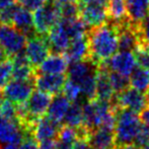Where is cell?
<instances>
[{
  "instance_id": "cell-10",
  "label": "cell",
  "mask_w": 149,
  "mask_h": 149,
  "mask_svg": "<svg viewBox=\"0 0 149 149\" xmlns=\"http://www.w3.org/2000/svg\"><path fill=\"white\" fill-rule=\"evenodd\" d=\"M53 94L43 90H33L29 100L26 102L29 115L35 119H40L45 116L53 100Z\"/></svg>"
},
{
  "instance_id": "cell-50",
  "label": "cell",
  "mask_w": 149,
  "mask_h": 149,
  "mask_svg": "<svg viewBox=\"0 0 149 149\" xmlns=\"http://www.w3.org/2000/svg\"><path fill=\"white\" fill-rule=\"evenodd\" d=\"M91 149H100V148H95V147H91Z\"/></svg>"
},
{
  "instance_id": "cell-9",
  "label": "cell",
  "mask_w": 149,
  "mask_h": 149,
  "mask_svg": "<svg viewBox=\"0 0 149 149\" xmlns=\"http://www.w3.org/2000/svg\"><path fill=\"white\" fill-rule=\"evenodd\" d=\"M79 17L89 29L104 24L109 20L107 6L96 4H79Z\"/></svg>"
},
{
  "instance_id": "cell-51",
  "label": "cell",
  "mask_w": 149,
  "mask_h": 149,
  "mask_svg": "<svg viewBox=\"0 0 149 149\" xmlns=\"http://www.w3.org/2000/svg\"><path fill=\"white\" fill-rule=\"evenodd\" d=\"M0 118H1V117H0Z\"/></svg>"
},
{
  "instance_id": "cell-7",
  "label": "cell",
  "mask_w": 149,
  "mask_h": 149,
  "mask_svg": "<svg viewBox=\"0 0 149 149\" xmlns=\"http://www.w3.org/2000/svg\"><path fill=\"white\" fill-rule=\"evenodd\" d=\"M35 88L33 80H12L8 81L3 88L4 96L15 104H22L29 100Z\"/></svg>"
},
{
  "instance_id": "cell-25",
  "label": "cell",
  "mask_w": 149,
  "mask_h": 149,
  "mask_svg": "<svg viewBox=\"0 0 149 149\" xmlns=\"http://www.w3.org/2000/svg\"><path fill=\"white\" fill-rule=\"evenodd\" d=\"M129 82L131 87L141 92H146L149 88V70L138 66L130 74Z\"/></svg>"
},
{
  "instance_id": "cell-11",
  "label": "cell",
  "mask_w": 149,
  "mask_h": 149,
  "mask_svg": "<svg viewBox=\"0 0 149 149\" xmlns=\"http://www.w3.org/2000/svg\"><path fill=\"white\" fill-rule=\"evenodd\" d=\"M66 81L65 74H49V73H36L35 87L49 93L58 94L62 91L64 83Z\"/></svg>"
},
{
  "instance_id": "cell-15",
  "label": "cell",
  "mask_w": 149,
  "mask_h": 149,
  "mask_svg": "<svg viewBox=\"0 0 149 149\" xmlns=\"http://www.w3.org/2000/svg\"><path fill=\"white\" fill-rule=\"evenodd\" d=\"M88 142L92 147L100 149H113L115 147L114 130L104 127L95 128L90 132Z\"/></svg>"
},
{
  "instance_id": "cell-13",
  "label": "cell",
  "mask_w": 149,
  "mask_h": 149,
  "mask_svg": "<svg viewBox=\"0 0 149 149\" xmlns=\"http://www.w3.org/2000/svg\"><path fill=\"white\" fill-rule=\"evenodd\" d=\"M46 38L50 45V49L54 53H64L71 43L70 37L60 20L49 31Z\"/></svg>"
},
{
  "instance_id": "cell-36",
  "label": "cell",
  "mask_w": 149,
  "mask_h": 149,
  "mask_svg": "<svg viewBox=\"0 0 149 149\" xmlns=\"http://www.w3.org/2000/svg\"><path fill=\"white\" fill-rule=\"evenodd\" d=\"M133 144L137 146L138 148L149 145V129L146 126H144L143 124H142L141 128L138 131Z\"/></svg>"
},
{
  "instance_id": "cell-14",
  "label": "cell",
  "mask_w": 149,
  "mask_h": 149,
  "mask_svg": "<svg viewBox=\"0 0 149 149\" xmlns=\"http://www.w3.org/2000/svg\"><path fill=\"white\" fill-rule=\"evenodd\" d=\"M69 63L64 53H53L48 55L39 66L36 68L39 73H49V74H63L68 70Z\"/></svg>"
},
{
  "instance_id": "cell-22",
  "label": "cell",
  "mask_w": 149,
  "mask_h": 149,
  "mask_svg": "<svg viewBox=\"0 0 149 149\" xmlns=\"http://www.w3.org/2000/svg\"><path fill=\"white\" fill-rule=\"evenodd\" d=\"M22 134L17 124L9 120H0V142H19L22 143Z\"/></svg>"
},
{
  "instance_id": "cell-49",
  "label": "cell",
  "mask_w": 149,
  "mask_h": 149,
  "mask_svg": "<svg viewBox=\"0 0 149 149\" xmlns=\"http://www.w3.org/2000/svg\"><path fill=\"white\" fill-rule=\"evenodd\" d=\"M146 98H147V102H148V104H149V88L147 89V91H146Z\"/></svg>"
},
{
  "instance_id": "cell-47",
  "label": "cell",
  "mask_w": 149,
  "mask_h": 149,
  "mask_svg": "<svg viewBox=\"0 0 149 149\" xmlns=\"http://www.w3.org/2000/svg\"><path fill=\"white\" fill-rule=\"evenodd\" d=\"M57 3L63 4V3H67V2H72V1H77V0H55Z\"/></svg>"
},
{
  "instance_id": "cell-8",
  "label": "cell",
  "mask_w": 149,
  "mask_h": 149,
  "mask_svg": "<svg viewBox=\"0 0 149 149\" xmlns=\"http://www.w3.org/2000/svg\"><path fill=\"white\" fill-rule=\"evenodd\" d=\"M104 65L110 71H116L126 76H130L133 70L136 68V58L134 53L127 50H120L112 56Z\"/></svg>"
},
{
  "instance_id": "cell-26",
  "label": "cell",
  "mask_w": 149,
  "mask_h": 149,
  "mask_svg": "<svg viewBox=\"0 0 149 149\" xmlns=\"http://www.w3.org/2000/svg\"><path fill=\"white\" fill-rule=\"evenodd\" d=\"M63 121L65 122V125H68L70 127L76 128V129L81 128L83 122V113L82 106L79 104L78 100L72 102Z\"/></svg>"
},
{
  "instance_id": "cell-21",
  "label": "cell",
  "mask_w": 149,
  "mask_h": 149,
  "mask_svg": "<svg viewBox=\"0 0 149 149\" xmlns=\"http://www.w3.org/2000/svg\"><path fill=\"white\" fill-rule=\"evenodd\" d=\"M12 26L22 31L24 33H26L28 37L33 35L35 29H33V19L31 10L26 9L18 4V7L16 8L13 20H12Z\"/></svg>"
},
{
  "instance_id": "cell-24",
  "label": "cell",
  "mask_w": 149,
  "mask_h": 149,
  "mask_svg": "<svg viewBox=\"0 0 149 149\" xmlns=\"http://www.w3.org/2000/svg\"><path fill=\"white\" fill-rule=\"evenodd\" d=\"M60 22L64 26L65 31H67L68 36L70 37L71 41L87 35L88 28L79 16L73 18H61Z\"/></svg>"
},
{
  "instance_id": "cell-3",
  "label": "cell",
  "mask_w": 149,
  "mask_h": 149,
  "mask_svg": "<svg viewBox=\"0 0 149 149\" xmlns=\"http://www.w3.org/2000/svg\"><path fill=\"white\" fill-rule=\"evenodd\" d=\"M33 19L35 33L46 36L61 19L60 4L55 0H48L43 6L33 11Z\"/></svg>"
},
{
  "instance_id": "cell-31",
  "label": "cell",
  "mask_w": 149,
  "mask_h": 149,
  "mask_svg": "<svg viewBox=\"0 0 149 149\" xmlns=\"http://www.w3.org/2000/svg\"><path fill=\"white\" fill-rule=\"evenodd\" d=\"M12 70H13V63L11 57H7L0 62V89H3L9 79H11Z\"/></svg>"
},
{
  "instance_id": "cell-5",
  "label": "cell",
  "mask_w": 149,
  "mask_h": 149,
  "mask_svg": "<svg viewBox=\"0 0 149 149\" xmlns=\"http://www.w3.org/2000/svg\"><path fill=\"white\" fill-rule=\"evenodd\" d=\"M50 52V45L45 36L33 33L28 37L24 47V53L30 63L35 68H37L48 57Z\"/></svg>"
},
{
  "instance_id": "cell-35",
  "label": "cell",
  "mask_w": 149,
  "mask_h": 149,
  "mask_svg": "<svg viewBox=\"0 0 149 149\" xmlns=\"http://www.w3.org/2000/svg\"><path fill=\"white\" fill-rule=\"evenodd\" d=\"M136 28L139 36V42H142L149 46V15L143 22L136 24Z\"/></svg>"
},
{
  "instance_id": "cell-18",
  "label": "cell",
  "mask_w": 149,
  "mask_h": 149,
  "mask_svg": "<svg viewBox=\"0 0 149 149\" xmlns=\"http://www.w3.org/2000/svg\"><path fill=\"white\" fill-rule=\"evenodd\" d=\"M127 16L131 24H138L149 15V0H126Z\"/></svg>"
},
{
  "instance_id": "cell-6",
  "label": "cell",
  "mask_w": 149,
  "mask_h": 149,
  "mask_svg": "<svg viewBox=\"0 0 149 149\" xmlns=\"http://www.w3.org/2000/svg\"><path fill=\"white\" fill-rule=\"evenodd\" d=\"M115 106L119 109H128L135 113H141L147 107L148 102L144 92L133 88L127 87L117 94L115 98Z\"/></svg>"
},
{
  "instance_id": "cell-39",
  "label": "cell",
  "mask_w": 149,
  "mask_h": 149,
  "mask_svg": "<svg viewBox=\"0 0 149 149\" xmlns=\"http://www.w3.org/2000/svg\"><path fill=\"white\" fill-rule=\"evenodd\" d=\"M91 147L92 146L89 144L88 140L86 138H78L74 142L71 149H91Z\"/></svg>"
},
{
  "instance_id": "cell-28",
  "label": "cell",
  "mask_w": 149,
  "mask_h": 149,
  "mask_svg": "<svg viewBox=\"0 0 149 149\" xmlns=\"http://www.w3.org/2000/svg\"><path fill=\"white\" fill-rule=\"evenodd\" d=\"M133 51L138 66L149 70V46L142 42H138Z\"/></svg>"
},
{
  "instance_id": "cell-19",
  "label": "cell",
  "mask_w": 149,
  "mask_h": 149,
  "mask_svg": "<svg viewBox=\"0 0 149 149\" xmlns=\"http://www.w3.org/2000/svg\"><path fill=\"white\" fill-rule=\"evenodd\" d=\"M71 102L64 95V94H55L53 96L51 104L49 106L47 113L48 118L51 119L53 122L57 124H61V122L64 120V117L68 111Z\"/></svg>"
},
{
  "instance_id": "cell-27",
  "label": "cell",
  "mask_w": 149,
  "mask_h": 149,
  "mask_svg": "<svg viewBox=\"0 0 149 149\" xmlns=\"http://www.w3.org/2000/svg\"><path fill=\"white\" fill-rule=\"evenodd\" d=\"M96 71V70H95ZM95 71L87 75L80 83L81 92L88 100H94L96 97V79H95Z\"/></svg>"
},
{
  "instance_id": "cell-37",
  "label": "cell",
  "mask_w": 149,
  "mask_h": 149,
  "mask_svg": "<svg viewBox=\"0 0 149 149\" xmlns=\"http://www.w3.org/2000/svg\"><path fill=\"white\" fill-rule=\"evenodd\" d=\"M48 0H16L18 4L31 11H35L38 8L43 6Z\"/></svg>"
},
{
  "instance_id": "cell-42",
  "label": "cell",
  "mask_w": 149,
  "mask_h": 149,
  "mask_svg": "<svg viewBox=\"0 0 149 149\" xmlns=\"http://www.w3.org/2000/svg\"><path fill=\"white\" fill-rule=\"evenodd\" d=\"M140 120H141L142 124L149 129V108H145L142 111L141 115H140Z\"/></svg>"
},
{
  "instance_id": "cell-33",
  "label": "cell",
  "mask_w": 149,
  "mask_h": 149,
  "mask_svg": "<svg viewBox=\"0 0 149 149\" xmlns=\"http://www.w3.org/2000/svg\"><path fill=\"white\" fill-rule=\"evenodd\" d=\"M61 18H73L79 16V3L78 1L67 2L60 4Z\"/></svg>"
},
{
  "instance_id": "cell-41",
  "label": "cell",
  "mask_w": 149,
  "mask_h": 149,
  "mask_svg": "<svg viewBox=\"0 0 149 149\" xmlns=\"http://www.w3.org/2000/svg\"><path fill=\"white\" fill-rule=\"evenodd\" d=\"M77 1L81 5H83V4H96V5L107 6L109 0H77Z\"/></svg>"
},
{
  "instance_id": "cell-4",
  "label": "cell",
  "mask_w": 149,
  "mask_h": 149,
  "mask_svg": "<svg viewBox=\"0 0 149 149\" xmlns=\"http://www.w3.org/2000/svg\"><path fill=\"white\" fill-rule=\"evenodd\" d=\"M28 36L12 24H0V46L8 56L19 53L26 47Z\"/></svg>"
},
{
  "instance_id": "cell-38",
  "label": "cell",
  "mask_w": 149,
  "mask_h": 149,
  "mask_svg": "<svg viewBox=\"0 0 149 149\" xmlns=\"http://www.w3.org/2000/svg\"><path fill=\"white\" fill-rule=\"evenodd\" d=\"M37 140L31 135L22 136V143H20L19 149H39V144Z\"/></svg>"
},
{
  "instance_id": "cell-30",
  "label": "cell",
  "mask_w": 149,
  "mask_h": 149,
  "mask_svg": "<svg viewBox=\"0 0 149 149\" xmlns=\"http://www.w3.org/2000/svg\"><path fill=\"white\" fill-rule=\"evenodd\" d=\"M63 94L68 98L70 102H76L79 100L81 95V87L75 81L71 80V79H67L64 83V86H63Z\"/></svg>"
},
{
  "instance_id": "cell-17",
  "label": "cell",
  "mask_w": 149,
  "mask_h": 149,
  "mask_svg": "<svg viewBox=\"0 0 149 149\" xmlns=\"http://www.w3.org/2000/svg\"><path fill=\"white\" fill-rule=\"evenodd\" d=\"M69 64L77 62V61L88 59V41H87V35L84 37L78 38V39L72 40L64 52Z\"/></svg>"
},
{
  "instance_id": "cell-2",
  "label": "cell",
  "mask_w": 149,
  "mask_h": 149,
  "mask_svg": "<svg viewBox=\"0 0 149 149\" xmlns=\"http://www.w3.org/2000/svg\"><path fill=\"white\" fill-rule=\"evenodd\" d=\"M115 125V146L133 144L142 122L137 113L128 109H119Z\"/></svg>"
},
{
  "instance_id": "cell-40",
  "label": "cell",
  "mask_w": 149,
  "mask_h": 149,
  "mask_svg": "<svg viewBox=\"0 0 149 149\" xmlns=\"http://www.w3.org/2000/svg\"><path fill=\"white\" fill-rule=\"evenodd\" d=\"M39 149H56L57 142L55 139H46L39 141Z\"/></svg>"
},
{
  "instance_id": "cell-34",
  "label": "cell",
  "mask_w": 149,
  "mask_h": 149,
  "mask_svg": "<svg viewBox=\"0 0 149 149\" xmlns=\"http://www.w3.org/2000/svg\"><path fill=\"white\" fill-rule=\"evenodd\" d=\"M18 7V3H12L7 7L0 10V24H12L13 16L15 13L16 8Z\"/></svg>"
},
{
  "instance_id": "cell-16",
  "label": "cell",
  "mask_w": 149,
  "mask_h": 149,
  "mask_svg": "<svg viewBox=\"0 0 149 149\" xmlns=\"http://www.w3.org/2000/svg\"><path fill=\"white\" fill-rule=\"evenodd\" d=\"M59 128V124L44 116L36 123L33 130V137L38 142L46 139H55L57 137Z\"/></svg>"
},
{
  "instance_id": "cell-20",
  "label": "cell",
  "mask_w": 149,
  "mask_h": 149,
  "mask_svg": "<svg viewBox=\"0 0 149 149\" xmlns=\"http://www.w3.org/2000/svg\"><path fill=\"white\" fill-rule=\"evenodd\" d=\"M68 67V78L79 84L87 75L94 72L97 65L94 64L90 59H85L71 63Z\"/></svg>"
},
{
  "instance_id": "cell-23",
  "label": "cell",
  "mask_w": 149,
  "mask_h": 149,
  "mask_svg": "<svg viewBox=\"0 0 149 149\" xmlns=\"http://www.w3.org/2000/svg\"><path fill=\"white\" fill-rule=\"evenodd\" d=\"M107 10H108V17L110 22H113L115 24H121L129 22L127 16L126 0H109Z\"/></svg>"
},
{
  "instance_id": "cell-12",
  "label": "cell",
  "mask_w": 149,
  "mask_h": 149,
  "mask_svg": "<svg viewBox=\"0 0 149 149\" xmlns=\"http://www.w3.org/2000/svg\"><path fill=\"white\" fill-rule=\"evenodd\" d=\"M96 97L97 100L112 102L114 100V89L111 84L110 71L104 64L97 65L95 71Z\"/></svg>"
},
{
  "instance_id": "cell-45",
  "label": "cell",
  "mask_w": 149,
  "mask_h": 149,
  "mask_svg": "<svg viewBox=\"0 0 149 149\" xmlns=\"http://www.w3.org/2000/svg\"><path fill=\"white\" fill-rule=\"evenodd\" d=\"M113 149H139L136 145L134 144H128V145H119L115 146Z\"/></svg>"
},
{
  "instance_id": "cell-29",
  "label": "cell",
  "mask_w": 149,
  "mask_h": 149,
  "mask_svg": "<svg viewBox=\"0 0 149 149\" xmlns=\"http://www.w3.org/2000/svg\"><path fill=\"white\" fill-rule=\"evenodd\" d=\"M110 80L114 92L117 94L129 87L130 85L129 77L119 72H116V71H110Z\"/></svg>"
},
{
  "instance_id": "cell-44",
  "label": "cell",
  "mask_w": 149,
  "mask_h": 149,
  "mask_svg": "<svg viewBox=\"0 0 149 149\" xmlns=\"http://www.w3.org/2000/svg\"><path fill=\"white\" fill-rule=\"evenodd\" d=\"M14 2H16V0H0V10L7 7L8 5L14 3Z\"/></svg>"
},
{
  "instance_id": "cell-48",
  "label": "cell",
  "mask_w": 149,
  "mask_h": 149,
  "mask_svg": "<svg viewBox=\"0 0 149 149\" xmlns=\"http://www.w3.org/2000/svg\"><path fill=\"white\" fill-rule=\"evenodd\" d=\"M4 97H5V96H4L3 90H2V89H0V104H1V102H2V100H4Z\"/></svg>"
},
{
  "instance_id": "cell-32",
  "label": "cell",
  "mask_w": 149,
  "mask_h": 149,
  "mask_svg": "<svg viewBox=\"0 0 149 149\" xmlns=\"http://www.w3.org/2000/svg\"><path fill=\"white\" fill-rule=\"evenodd\" d=\"M0 117L4 120L16 121V104L8 98H4L0 104Z\"/></svg>"
},
{
  "instance_id": "cell-1",
  "label": "cell",
  "mask_w": 149,
  "mask_h": 149,
  "mask_svg": "<svg viewBox=\"0 0 149 149\" xmlns=\"http://www.w3.org/2000/svg\"><path fill=\"white\" fill-rule=\"evenodd\" d=\"M88 59L94 64L107 62L119 50L118 28L115 24H104L89 29L87 31Z\"/></svg>"
},
{
  "instance_id": "cell-46",
  "label": "cell",
  "mask_w": 149,
  "mask_h": 149,
  "mask_svg": "<svg viewBox=\"0 0 149 149\" xmlns=\"http://www.w3.org/2000/svg\"><path fill=\"white\" fill-rule=\"evenodd\" d=\"M7 57H10V56H8L7 54H6V52L4 51L3 48L0 46V62H1V61H3L4 59H6Z\"/></svg>"
},
{
  "instance_id": "cell-43",
  "label": "cell",
  "mask_w": 149,
  "mask_h": 149,
  "mask_svg": "<svg viewBox=\"0 0 149 149\" xmlns=\"http://www.w3.org/2000/svg\"><path fill=\"white\" fill-rule=\"evenodd\" d=\"M20 143L19 142H9L4 146L3 149H19Z\"/></svg>"
}]
</instances>
